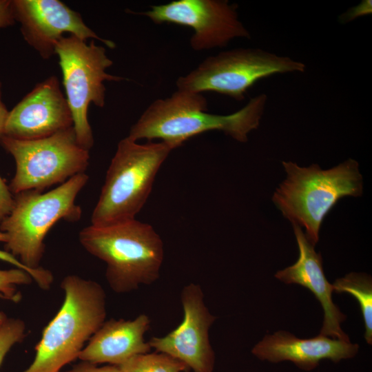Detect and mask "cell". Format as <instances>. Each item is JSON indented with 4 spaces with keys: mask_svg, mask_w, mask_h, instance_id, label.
<instances>
[{
    "mask_svg": "<svg viewBox=\"0 0 372 372\" xmlns=\"http://www.w3.org/2000/svg\"><path fill=\"white\" fill-rule=\"evenodd\" d=\"M26 335L25 324L19 318H7L0 324V366L11 348Z\"/></svg>",
    "mask_w": 372,
    "mask_h": 372,
    "instance_id": "ffe728a7",
    "label": "cell"
},
{
    "mask_svg": "<svg viewBox=\"0 0 372 372\" xmlns=\"http://www.w3.org/2000/svg\"><path fill=\"white\" fill-rule=\"evenodd\" d=\"M14 205V194L0 176V223L11 212Z\"/></svg>",
    "mask_w": 372,
    "mask_h": 372,
    "instance_id": "603a6c76",
    "label": "cell"
},
{
    "mask_svg": "<svg viewBox=\"0 0 372 372\" xmlns=\"http://www.w3.org/2000/svg\"><path fill=\"white\" fill-rule=\"evenodd\" d=\"M89 176L81 173L46 192L28 190L14 194L10 214L0 223L7 240L5 251L30 269H37L45 252L44 239L59 220L79 221L81 207L76 204Z\"/></svg>",
    "mask_w": 372,
    "mask_h": 372,
    "instance_id": "5b68a950",
    "label": "cell"
},
{
    "mask_svg": "<svg viewBox=\"0 0 372 372\" xmlns=\"http://www.w3.org/2000/svg\"><path fill=\"white\" fill-rule=\"evenodd\" d=\"M61 287L62 305L44 328L34 358L23 372H59L79 358L105 321L106 295L99 283L70 274L63 278Z\"/></svg>",
    "mask_w": 372,
    "mask_h": 372,
    "instance_id": "277c9868",
    "label": "cell"
},
{
    "mask_svg": "<svg viewBox=\"0 0 372 372\" xmlns=\"http://www.w3.org/2000/svg\"><path fill=\"white\" fill-rule=\"evenodd\" d=\"M237 7L226 0H177L152 6L140 14L156 24L171 23L192 28L190 46L201 51L225 47L236 38H251L239 19Z\"/></svg>",
    "mask_w": 372,
    "mask_h": 372,
    "instance_id": "30bf717a",
    "label": "cell"
},
{
    "mask_svg": "<svg viewBox=\"0 0 372 372\" xmlns=\"http://www.w3.org/2000/svg\"><path fill=\"white\" fill-rule=\"evenodd\" d=\"M149 325V318L143 313L134 320H105L78 358L94 364L119 366L134 355L149 353L152 348L144 335Z\"/></svg>",
    "mask_w": 372,
    "mask_h": 372,
    "instance_id": "2e32d148",
    "label": "cell"
},
{
    "mask_svg": "<svg viewBox=\"0 0 372 372\" xmlns=\"http://www.w3.org/2000/svg\"><path fill=\"white\" fill-rule=\"evenodd\" d=\"M6 240V234L0 231V242L5 243ZM0 260L28 272L32 276L33 280L43 290H48L54 282V276L50 270L42 267L37 269H30L21 263L15 256L6 251L0 250Z\"/></svg>",
    "mask_w": 372,
    "mask_h": 372,
    "instance_id": "44dd1931",
    "label": "cell"
},
{
    "mask_svg": "<svg viewBox=\"0 0 372 372\" xmlns=\"http://www.w3.org/2000/svg\"><path fill=\"white\" fill-rule=\"evenodd\" d=\"M182 322L163 337L148 342L156 352L165 353L185 364L194 372H213L215 354L209 338V328L216 320L204 302L198 285L185 286L180 294Z\"/></svg>",
    "mask_w": 372,
    "mask_h": 372,
    "instance_id": "8fae6325",
    "label": "cell"
},
{
    "mask_svg": "<svg viewBox=\"0 0 372 372\" xmlns=\"http://www.w3.org/2000/svg\"><path fill=\"white\" fill-rule=\"evenodd\" d=\"M285 179L276 189L272 201L291 224L304 228L314 246L324 218L338 201L363 194V178L359 163L349 158L338 165L322 169L318 164L300 167L282 161Z\"/></svg>",
    "mask_w": 372,
    "mask_h": 372,
    "instance_id": "7a4b0ae2",
    "label": "cell"
},
{
    "mask_svg": "<svg viewBox=\"0 0 372 372\" xmlns=\"http://www.w3.org/2000/svg\"><path fill=\"white\" fill-rule=\"evenodd\" d=\"M267 101V94H260L239 110L220 115L207 112V101L201 93L177 90L169 97L153 101L127 136L135 141L158 139L175 149L193 136L217 130L245 143L249 134L259 127Z\"/></svg>",
    "mask_w": 372,
    "mask_h": 372,
    "instance_id": "6da1fadb",
    "label": "cell"
},
{
    "mask_svg": "<svg viewBox=\"0 0 372 372\" xmlns=\"http://www.w3.org/2000/svg\"><path fill=\"white\" fill-rule=\"evenodd\" d=\"M15 21L25 41L45 59L55 54L65 33L82 40L97 39L109 48L114 41L101 38L83 21L81 14L59 0H12Z\"/></svg>",
    "mask_w": 372,
    "mask_h": 372,
    "instance_id": "7c38bea8",
    "label": "cell"
},
{
    "mask_svg": "<svg viewBox=\"0 0 372 372\" xmlns=\"http://www.w3.org/2000/svg\"><path fill=\"white\" fill-rule=\"evenodd\" d=\"M0 143L16 163L9 185L13 194L28 190L43 192L85 173L89 165L90 151L79 144L73 127L35 140L1 136Z\"/></svg>",
    "mask_w": 372,
    "mask_h": 372,
    "instance_id": "52a82bcc",
    "label": "cell"
},
{
    "mask_svg": "<svg viewBox=\"0 0 372 372\" xmlns=\"http://www.w3.org/2000/svg\"><path fill=\"white\" fill-rule=\"evenodd\" d=\"M5 104L1 99V83L0 82V137L3 135L5 123L8 115Z\"/></svg>",
    "mask_w": 372,
    "mask_h": 372,
    "instance_id": "484cf974",
    "label": "cell"
},
{
    "mask_svg": "<svg viewBox=\"0 0 372 372\" xmlns=\"http://www.w3.org/2000/svg\"><path fill=\"white\" fill-rule=\"evenodd\" d=\"M12 0H0V28L15 23Z\"/></svg>",
    "mask_w": 372,
    "mask_h": 372,
    "instance_id": "cb8c5ba5",
    "label": "cell"
},
{
    "mask_svg": "<svg viewBox=\"0 0 372 372\" xmlns=\"http://www.w3.org/2000/svg\"><path fill=\"white\" fill-rule=\"evenodd\" d=\"M0 298L5 299L4 296L1 293H0Z\"/></svg>",
    "mask_w": 372,
    "mask_h": 372,
    "instance_id": "83f0119b",
    "label": "cell"
},
{
    "mask_svg": "<svg viewBox=\"0 0 372 372\" xmlns=\"http://www.w3.org/2000/svg\"><path fill=\"white\" fill-rule=\"evenodd\" d=\"M333 292L348 293L358 300L365 327L364 338L372 344V279L364 273L351 272L332 284Z\"/></svg>",
    "mask_w": 372,
    "mask_h": 372,
    "instance_id": "e0dca14e",
    "label": "cell"
},
{
    "mask_svg": "<svg viewBox=\"0 0 372 372\" xmlns=\"http://www.w3.org/2000/svg\"><path fill=\"white\" fill-rule=\"evenodd\" d=\"M7 318V316L3 312L0 311V324Z\"/></svg>",
    "mask_w": 372,
    "mask_h": 372,
    "instance_id": "4316f807",
    "label": "cell"
},
{
    "mask_svg": "<svg viewBox=\"0 0 372 372\" xmlns=\"http://www.w3.org/2000/svg\"><path fill=\"white\" fill-rule=\"evenodd\" d=\"M121 372H186L183 362L163 353H146L134 355L118 366Z\"/></svg>",
    "mask_w": 372,
    "mask_h": 372,
    "instance_id": "ac0fdd59",
    "label": "cell"
},
{
    "mask_svg": "<svg viewBox=\"0 0 372 372\" xmlns=\"http://www.w3.org/2000/svg\"><path fill=\"white\" fill-rule=\"evenodd\" d=\"M372 13L371 0H363L359 4L349 8L347 12L339 17V21L341 23H346L353 21L354 19L369 15Z\"/></svg>",
    "mask_w": 372,
    "mask_h": 372,
    "instance_id": "7402d4cb",
    "label": "cell"
},
{
    "mask_svg": "<svg viewBox=\"0 0 372 372\" xmlns=\"http://www.w3.org/2000/svg\"><path fill=\"white\" fill-rule=\"evenodd\" d=\"M68 372H121V371L118 366H97L96 364L83 361V362L74 366Z\"/></svg>",
    "mask_w": 372,
    "mask_h": 372,
    "instance_id": "d4e9b609",
    "label": "cell"
},
{
    "mask_svg": "<svg viewBox=\"0 0 372 372\" xmlns=\"http://www.w3.org/2000/svg\"><path fill=\"white\" fill-rule=\"evenodd\" d=\"M55 54L62 71L65 98L70 107L76 140L87 150L92 147L94 137L87 118L90 103L103 107L105 99V81H120L124 79L106 72L112 65L105 48L89 44L72 35L63 37L56 44Z\"/></svg>",
    "mask_w": 372,
    "mask_h": 372,
    "instance_id": "9c48e42d",
    "label": "cell"
},
{
    "mask_svg": "<svg viewBox=\"0 0 372 372\" xmlns=\"http://www.w3.org/2000/svg\"><path fill=\"white\" fill-rule=\"evenodd\" d=\"M73 126L72 116L55 76L38 83L10 111L2 136L35 140Z\"/></svg>",
    "mask_w": 372,
    "mask_h": 372,
    "instance_id": "4fadbf2b",
    "label": "cell"
},
{
    "mask_svg": "<svg viewBox=\"0 0 372 372\" xmlns=\"http://www.w3.org/2000/svg\"><path fill=\"white\" fill-rule=\"evenodd\" d=\"M79 240L89 254L106 264L107 282L117 293L132 292L159 278L163 243L147 223L134 219L107 226L90 225L81 230Z\"/></svg>",
    "mask_w": 372,
    "mask_h": 372,
    "instance_id": "3957f363",
    "label": "cell"
},
{
    "mask_svg": "<svg viewBox=\"0 0 372 372\" xmlns=\"http://www.w3.org/2000/svg\"><path fill=\"white\" fill-rule=\"evenodd\" d=\"M304 63L260 48H235L207 57L176 81L178 90L216 92L242 101L256 82L278 73L304 72Z\"/></svg>",
    "mask_w": 372,
    "mask_h": 372,
    "instance_id": "ba28073f",
    "label": "cell"
},
{
    "mask_svg": "<svg viewBox=\"0 0 372 372\" xmlns=\"http://www.w3.org/2000/svg\"><path fill=\"white\" fill-rule=\"evenodd\" d=\"M359 345L333 339L319 334L309 339H301L285 331L266 335L252 349L251 353L261 360L273 363L291 361L299 369L311 371L321 360H329L338 363L353 358Z\"/></svg>",
    "mask_w": 372,
    "mask_h": 372,
    "instance_id": "9a60e30c",
    "label": "cell"
},
{
    "mask_svg": "<svg viewBox=\"0 0 372 372\" xmlns=\"http://www.w3.org/2000/svg\"><path fill=\"white\" fill-rule=\"evenodd\" d=\"M32 281V276L21 269H0V293L6 300L18 303L22 295L17 286L30 285Z\"/></svg>",
    "mask_w": 372,
    "mask_h": 372,
    "instance_id": "d6986e66",
    "label": "cell"
},
{
    "mask_svg": "<svg viewBox=\"0 0 372 372\" xmlns=\"http://www.w3.org/2000/svg\"><path fill=\"white\" fill-rule=\"evenodd\" d=\"M174 148L159 141L121 140L106 173L91 225L107 226L136 219L161 166Z\"/></svg>",
    "mask_w": 372,
    "mask_h": 372,
    "instance_id": "8992f818",
    "label": "cell"
},
{
    "mask_svg": "<svg viewBox=\"0 0 372 372\" xmlns=\"http://www.w3.org/2000/svg\"><path fill=\"white\" fill-rule=\"evenodd\" d=\"M291 225L299 249V256L293 265L277 271L275 277L287 284L300 285L313 293L324 311L320 335L349 342V336L341 328V323L346 320L347 316L332 300L333 286L325 277L321 254L315 251V246L307 239L300 226Z\"/></svg>",
    "mask_w": 372,
    "mask_h": 372,
    "instance_id": "5bb4252c",
    "label": "cell"
}]
</instances>
